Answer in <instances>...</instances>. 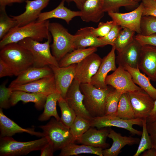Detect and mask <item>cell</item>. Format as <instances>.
<instances>
[{
  "instance_id": "cell-1",
  "label": "cell",
  "mask_w": 156,
  "mask_h": 156,
  "mask_svg": "<svg viewBox=\"0 0 156 156\" xmlns=\"http://www.w3.org/2000/svg\"><path fill=\"white\" fill-rule=\"evenodd\" d=\"M49 20L36 21L22 26H16L11 29L0 41V49L6 45L18 43L27 38L40 42L47 39L51 35L49 30Z\"/></svg>"
},
{
  "instance_id": "cell-2",
  "label": "cell",
  "mask_w": 156,
  "mask_h": 156,
  "mask_svg": "<svg viewBox=\"0 0 156 156\" xmlns=\"http://www.w3.org/2000/svg\"><path fill=\"white\" fill-rule=\"evenodd\" d=\"M0 59L8 65L16 76L33 66L32 54L18 43L8 44L1 49Z\"/></svg>"
},
{
  "instance_id": "cell-3",
  "label": "cell",
  "mask_w": 156,
  "mask_h": 156,
  "mask_svg": "<svg viewBox=\"0 0 156 156\" xmlns=\"http://www.w3.org/2000/svg\"><path fill=\"white\" fill-rule=\"evenodd\" d=\"M80 88L84 95L83 104L91 117L105 115L106 97L114 88L101 89L90 83H81Z\"/></svg>"
},
{
  "instance_id": "cell-4",
  "label": "cell",
  "mask_w": 156,
  "mask_h": 156,
  "mask_svg": "<svg viewBox=\"0 0 156 156\" xmlns=\"http://www.w3.org/2000/svg\"><path fill=\"white\" fill-rule=\"evenodd\" d=\"M52 37L51 35L47 41L42 43L30 38H25L18 42L32 54L34 61L33 66L38 68L50 66H59L58 62L50 51V44Z\"/></svg>"
},
{
  "instance_id": "cell-5",
  "label": "cell",
  "mask_w": 156,
  "mask_h": 156,
  "mask_svg": "<svg viewBox=\"0 0 156 156\" xmlns=\"http://www.w3.org/2000/svg\"><path fill=\"white\" fill-rule=\"evenodd\" d=\"M49 30L53 40L50 45L51 53L58 62L74 50V35L71 34L62 24L57 22L50 23Z\"/></svg>"
},
{
  "instance_id": "cell-6",
  "label": "cell",
  "mask_w": 156,
  "mask_h": 156,
  "mask_svg": "<svg viewBox=\"0 0 156 156\" xmlns=\"http://www.w3.org/2000/svg\"><path fill=\"white\" fill-rule=\"evenodd\" d=\"M48 143L45 136L26 142L17 141L11 137H0V156L25 155L33 151L40 150Z\"/></svg>"
},
{
  "instance_id": "cell-7",
  "label": "cell",
  "mask_w": 156,
  "mask_h": 156,
  "mask_svg": "<svg viewBox=\"0 0 156 156\" xmlns=\"http://www.w3.org/2000/svg\"><path fill=\"white\" fill-rule=\"evenodd\" d=\"M39 127L42 129L44 136L52 145L55 151L61 150L70 143L76 142L70 132V128L54 117L46 124L40 126Z\"/></svg>"
},
{
  "instance_id": "cell-8",
  "label": "cell",
  "mask_w": 156,
  "mask_h": 156,
  "mask_svg": "<svg viewBox=\"0 0 156 156\" xmlns=\"http://www.w3.org/2000/svg\"><path fill=\"white\" fill-rule=\"evenodd\" d=\"M143 119L134 118L125 119L116 115H108L92 117L90 121L91 126L97 129L115 127L125 129L132 135H140L142 131L134 128L133 126L137 125L142 126Z\"/></svg>"
},
{
  "instance_id": "cell-9",
  "label": "cell",
  "mask_w": 156,
  "mask_h": 156,
  "mask_svg": "<svg viewBox=\"0 0 156 156\" xmlns=\"http://www.w3.org/2000/svg\"><path fill=\"white\" fill-rule=\"evenodd\" d=\"M127 93L135 118L146 119L153 109L155 100L142 89Z\"/></svg>"
},
{
  "instance_id": "cell-10",
  "label": "cell",
  "mask_w": 156,
  "mask_h": 156,
  "mask_svg": "<svg viewBox=\"0 0 156 156\" xmlns=\"http://www.w3.org/2000/svg\"><path fill=\"white\" fill-rule=\"evenodd\" d=\"M105 82L107 85H110L123 93L142 89L134 82L129 72L120 66L112 74L107 75Z\"/></svg>"
},
{
  "instance_id": "cell-11",
  "label": "cell",
  "mask_w": 156,
  "mask_h": 156,
  "mask_svg": "<svg viewBox=\"0 0 156 156\" xmlns=\"http://www.w3.org/2000/svg\"><path fill=\"white\" fill-rule=\"evenodd\" d=\"M143 9V5L141 2L136 8L130 12L126 13L110 12H108V14L116 24L140 34Z\"/></svg>"
},
{
  "instance_id": "cell-12",
  "label": "cell",
  "mask_w": 156,
  "mask_h": 156,
  "mask_svg": "<svg viewBox=\"0 0 156 156\" xmlns=\"http://www.w3.org/2000/svg\"><path fill=\"white\" fill-rule=\"evenodd\" d=\"M102 59L94 53L77 64L75 78L81 83H90L92 78L97 72Z\"/></svg>"
},
{
  "instance_id": "cell-13",
  "label": "cell",
  "mask_w": 156,
  "mask_h": 156,
  "mask_svg": "<svg viewBox=\"0 0 156 156\" xmlns=\"http://www.w3.org/2000/svg\"><path fill=\"white\" fill-rule=\"evenodd\" d=\"M80 84L78 80L74 79L68 90L65 99L77 116L90 121L92 117L83 104L84 95L80 89Z\"/></svg>"
},
{
  "instance_id": "cell-14",
  "label": "cell",
  "mask_w": 156,
  "mask_h": 156,
  "mask_svg": "<svg viewBox=\"0 0 156 156\" xmlns=\"http://www.w3.org/2000/svg\"><path fill=\"white\" fill-rule=\"evenodd\" d=\"M76 64H73L64 67L49 66L53 72L57 91L64 99L75 78Z\"/></svg>"
},
{
  "instance_id": "cell-15",
  "label": "cell",
  "mask_w": 156,
  "mask_h": 156,
  "mask_svg": "<svg viewBox=\"0 0 156 156\" xmlns=\"http://www.w3.org/2000/svg\"><path fill=\"white\" fill-rule=\"evenodd\" d=\"M51 0H27L25 12L17 16H10L16 20L18 26H22L37 20L42 10Z\"/></svg>"
},
{
  "instance_id": "cell-16",
  "label": "cell",
  "mask_w": 156,
  "mask_h": 156,
  "mask_svg": "<svg viewBox=\"0 0 156 156\" xmlns=\"http://www.w3.org/2000/svg\"><path fill=\"white\" fill-rule=\"evenodd\" d=\"M116 49L114 46L110 52L102 59L101 63L96 74L92 78L90 83L96 87L105 89L108 86L105 81L107 74L110 71H114L116 66Z\"/></svg>"
},
{
  "instance_id": "cell-17",
  "label": "cell",
  "mask_w": 156,
  "mask_h": 156,
  "mask_svg": "<svg viewBox=\"0 0 156 156\" xmlns=\"http://www.w3.org/2000/svg\"><path fill=\"white\" fill-rule=\"evenodd\" d=\"M10 88L13 91L20 90L28 92L41 94L47 96L57 91L53 75L31 82Z\"/></svg>"
},
{
  "instance_id": "cell-18",
  "label": "cell",
  "mask_w": 156,
  "mask_h": 156,
  "mask_svg": "<svg viewBox=\"0 0 156 156\" xmlns=\"http://www.w3.org/2000/svg\"><path fill=\"white\" fill-rule=\"evenodd\" d=\"M98 129L91 127L76 142L93 147L107 148L109 146L106 140L109 132L110 128L104 127Z\"/></svg>"
},
{
  "instance_id": "cell-19",
  "label": "cell",
  "mask_w": 156,
  "mask_h": 156,
  "mask_svg": "<svg viewBox=\"0 0 156 156\" xmlns=\"http://www.w3.org/2000/svg\"><path fill=\"white\" fill-rule=\"evenodd\" d=\"M138 68L150 79L155 81L156 74V47L142 45Z\"/></svg>"
},
{
  "instance_id": "cell-20",
  "label": "cell",
  "mask_w": 156,
  "mask_h": 156,
  "mask_svg": "<svg viewBox=\"0 0 156 156\" xmlns=\"http://www.w3.org/2000/svg\"><path fill=\"white\" fill-rule=\"evenodd\" d=\"M142 45L134 39L122 52L118 53L116 63L123 67L128 65L133 68H138Z\"/></svg>"
},
{
  "instance_id": "cell-21",
  "label": "cell",
  "mask_w": 156,
  "mask_h": 156,
  "mask_svg": "<svg viewBox=\"0 0 156 156\" xmlns=\"http://www.w3.org/2000/svg\"><path fill=\"white\" fill-rule=\"evenodd\" d=\"M0 137H11L17 133H26L39 137H44L42 132L35 131L34 128H24L4 114L0 108Z\"/></svg>"
},
{
  "instance_id": "cell-22",
  "label": "cell",
  "mask_w": 156,
  "mask_h": 156,
  "mask_svg": "<svg viewBox=\"0 0 156 156\" xmlns=\"http://www.w3.org/2000/svg\"><path fill=\"white\" fill-rule=\"evenodd\" d=\"M74 50L87 47H103L107 44L93 33L91 27L80 28L74 35Z\"/></svg>"
},
{
  "instance_id": "cell-23",
  "label": "cell",
  "mask_w": 156,
  "mask_h": 156,
  "mask_svg": "<svg viewBox=\"0 0 156 156\" xmlns=\"http://www.w3.org/2000/svg\"><path fill=\"white\" fill-rule=\"evenodd\" d=\"M53 75V71L49 66L40 68L32 66L18 75L11 82L9 87L25 84Z\"/></svg>"
},
{
  "instance_id": "cell-24",
  "label": "cell",
  "mask_w": 156,
  "mask_h": 156,
  "mask_svg": "<svg viewBox=\"0 0 156 156\" xmlns=\"http://www.w3.org/2000/svg\"><path fill=\"white\" fill-rule=\"evenodd\" d=\"M108 137L112 140L113 143L110 148L103 149L104 156H117L120 153L121 149L126 145L137 144L140 141L138 138L122 136L111 128Z\"/></svg>"
},
{
  "instance_id": "cell-25",
  "label": "cell",
  "mask_w": 156,
  "mask_h": 156,
  "mask_svg": "<svg viewBox=\"0 0 156 156\" xmlns=\"http://www.w3.org/2000/svg\"><path fill=\"white\" fill-rule=\"evenodd\" d=\"M103 0H86L81 9L80 17L86 22H99L104 16Z\"/></svg>"
},
{
  "instance_id": "cell-26",
  "label": "cell",
  "mask_w": 156,
  "mask_h": 156,
  "mask_svg": "<svg viewBox=\"0 0 156 156\" xmlns=\"http://www.w3.org/2000/svg\"><path fill=\"white\" fill-rule=\"evenodd\" d=\"M65 1L62 0L59 5L53 10L48 12H41L36 21H43L52 18H57L65 21L69 24L74 18L81 16L80 11H72L66 7Z\"/></svg>"
},
{
  "instance_id": "cell-27",
  "label": "cell",
  "mask_w": 156,
  "mask_h": 156,
  "mask_svg": "<svg viewBox=\"0 0 156 156\" xmlns=\"http://www.w3.org/2000/svg\"><path fill=\"white\" fill-rule=\"evenodd\" d=\"M47 96L44 94L28 92L20 90L13 91L10 99L11 106L16 105L20 101L24 104L28 102L34 103L36 108L41 110L44 108Z\"/></svg>"
},
{
  "instance_id": "cell-28",
  "label": "cell",
  "mask_w": 156,
  "mask_h": 156,
  "mask_svg": "<svg viewBox=\"0 0 156 156\" xmlns=\"http://www.w3.org/2000/svg\"><path fill=\"white\" fill-rule=\"evenodd\" d=\"M123 67L130 74L136 84L138 85L154 100H156V88L151 83L148 77L141 73L139 68H132L127 65Z\"/></svg>"
},
{
  "instance_id": "cell-29",
  "label": "cell",
  "mask_w": 156,
  "mask_h": 156,
  "mask_svg": "<svg viewBox=\"0 0 156 156\" xmlns=\"http://www.w3.org/2000/svg\"><path fill=\"white\" fill-rule=\"evenodd\" d=\"M103 149L100 147H93L86 145L77 144L75 142L70 143L61 150L60 156H70L81 154H93L103 156Z\"/></svg>"
},
{
  "instance_id": "cell-30",
  "label": "cell",
  "mask_w": 156,
  "mask_h": 156,
  "mask_svg": "<svg viewBox=\"0 0 156 156\" xmlns=\"http://www.w3.org/2000/svg\"><path fill=\"white\" fill-rule=\"evenodd\" d=\"M97 51V48L96 47L75 49L67 53L58 62L59 66L64 67L77 64Z\"/></svg>"
},
{
  "instance_id": "cell-31",
  "label": "cell",
  "mask_w": 156,
  "mask_h": 156,
  "mask_svg": "<svg viewBox=\"0 0 156 156\" xmlns=\"http://www.w3.org/2000/svg\"><path fill=\"white\" fill-rule=\"evenodd\" d=\"M61 97L60 94L57 91L47 96L42 113L39 116L38 120L41 121L48 120L53 117L58 120H60L56 109L57 103Z\"/></svg>"
},
{
  "instance_id": "cell-32",
  "label": "cell",
  "mask_w": 156,
  "mask_h": 156,
  "mask_svg": "<svg viewBox=\"0 0 156 156\" xmlns=\"http://www.w3.org/2000/svg\"><path fill=\"white\" fill-rule=\"evenodd\" d=\"M116 115L125 119L135 118V114L127 93H123L121 96Z\"/></svg>"
},
{
  "instance_id": "cell-33",
  "label": "cell",
  "mask_w": 156,
  "mask_h": 156,
  "mask_svg": "<svg viewBox=\"0 0 156 156\" xmlns=\"http://www.w3.org/2000/svg\"><path fill=\"white\" fill-rule=\"evenodd\" d=\"M135 32L127 28L120 31L114 46L118 53L122 52L134 39Z\"/></svg>"
},
{
  "instance_id": "cell-34",
  "label": "cell",
  "mask_w": 156,
  "mask_h": 156,
  "mask_svg": "<svg viewBox=\"0 0 156 156\" xmlns=\"http://www.w3.org/2000/svg\"><path fill=\"white\" fill-rule=\"evenodd\" d=\"M61 112L60 121L65 126L70 128L77 116L73 110L62 97L58 101Z\"/></svg>"
},
{
  "instance_id": "cell-35",
  "label": "cell",
  "mask_w": 156,
  "mask_h": 156,
  "mask_svg": "<svg viewBox=\"0 0 156 156\" xmlns=\"http://www.w3.org/2000/svg\"><path fill=\"white\" fill-rule=\"evenodd\" d=\"M90 121L77 116L70 128V132L76 141L90 127Z\"/></svg>"
},
{
  "instance_id": "cell-36",
  "label": "cell",
  "mask_w": 156,
  "mask_h": 156,
  "mask_svg": "<svg viewBox=\"0 0 156 156\" xmlns=\"http://www.w3.org/2000/svg\"><path fill=\"white\" fill-rule=\"evenodd\" d=\"M123 93L114 88L109 92L106 98L105 115H116L120 98Z\"/></svg>"
},
{
  "instance_id": "cell-37",
  "label": "cell",
  "mask_w": 156,
  "mask_h": 156,
  "mask_svg": "<svg viewBox=\"0 0 156 156\" xmlns=\"http://www.w3.org/2000/svg\"><path fill=\"white\" fill-rule=\"evenodd\" d=\"M138 3L134 0H103V10L104 12H117L122 7H132Z\"/></svg>"
},
{
  "instance_id": "cell-38",
  "label": "cell",
  "mask_w": 156,
  "mask_h": 156,
  "mask_svg": "<svg viewBox=\"0 0 156 156\" xmlns=\"http://www.w3.org/2000/svg\"><path fill=\"white\" fill-rule=\"evenodd\" d=\"M17 22L9 16L6 10H0V39L1 40L12 28L17 26Z\"/></svg>"
},
{
  "instance_id": "cell-39",
  "label": "cell",
  "mask_w": 156,
  "mask_h": 156,
  "mask_svg": "<svg viewBox=\"0 0 156 156\" xmlns=\"http://www.w3.org/2000/svg\"><path fill=\"white\" fill-rule=\"evenodd\" d=\"M142 136L137 151L133 156H139L145 151L151 148L153 145L151 137L147 131L146 119L142 120Z\"/></svg>"
},
{
  "instance_id": "cell-40",
  "label": "cell",
  "mask_w": 156,
  "mask_h": 156,
  "mask_svg": "<svg viewBox=\"0 0 156 156\" xmlns=\"http://www.w3.org/2000/svg\"><path fill=\"white\" fill-rule=\"evenodd\" d=\"M140 34L148 36L156 33V18L151 16H142L141 22Z\"/></svg>"
},
{
  "instance_id": "cell-41",
  "label": "cell",
  "mask_w": 156,
  "mask_h": 156,
  "mask_svg": "<svg viewBox=\"0 0 156 156\" xmlns=\"http://www.w3.org/2000/svg\"><path fill=\"white\" fill-rule=\"evenodd\" d=\"M6 81L0 86V107L2 109H8L11 106L10 99L13 90L12 88H7Z\"/></svg>"
},
{
  "instance_id": "cell-42",
  "label": "cell",
  "mask_w": 156,
  "mask_h": 156,
  "mask_svg": "<svg viewBox=\"0 0 156 156\" xmlns=\"http://www.w3.org/2000/svg\"><path fill=\"white\" fill-rule=\"evenodd\" d=\"M116 23L113 21H107L105 22H100L97 28L91 27L93 34L98 38L103 37L105 36L110 31Z\"/></svg>"
},
{
  "instance_id": "cell-43",
  "label": "cell",
  "mask_w": 156,
  "mask_h": 156,
  "mask_svg": "<svg viewBox=\"0 0 156 156\" xmlns=\"http://www.w3.org/2000/svg\"><path fill=\"white\" fill-rule=\"evenodd\" d=\"M122 28V27L116 24L105 36L99 38L107 45H110L112 46Z\"/></svg>"
},
{
  "instance_id": "cell-44",
  "label": "cell",
  "mask_w": 156,
  "mask_h": 156,
  "mask_svg": "<svg viewBox=\"0 0 156 156\" xmlns=\"http://www.w3.org/2000/svg\"><path fill=\"white\" fill-rule=\"evenodd\" d=\"M142 16H151L156 18V1L155 0H142Z\"/></svg>"
},
{
  "instance_id": "cell-45",
  "label": "cell",
  "mask_w": 156,
  "mask_h": 156,
  "mask_svg": "<svg viewBox=\"0 0 156 156\" xmlns=\"http://www.w3.org/2000/svg\"><path fill=\"white\" fill-rule=\"evenodd\" d=\"M134 39L142 45H149L156 47V33L148 36L138 34Z\"/></svg>"
},
{
  "instance_id": "cell-46",
  "label": "cell",
  "mask_w": 156,
  "mask_h": 156,
  "mask_svg": "<svg viewBox=\"0 0 156 156\" xmlns=\"http://www.w3.org/2000/svg\"><path fill=\"white\" fill-rule=\"evenodd\" d=\"M146 127L151 138L152 147L156 148V121L146 123Z\"/></svg>"
},
{
  "instance_id": "cell-47",
  "label": "cell",
  "mask_w": 156,
  "mask_h": 156,
  "mask_svg": "<svg viewBox=\"0 0 156 156\" xmlns=\"http://www.w3.org/2000/svg\"><path fill=\"white\" fill-rule=\"evenodd\" d=\"M14 75L12 70L8 65L0 59V78Z\"/></svg>"
},
{
  "instance_id": "cell-48",
  "label": "cell",
  "mask_w": 156,
  "mask_h": 156,
  "mask_svg": "<svg viewBox=\"0 0 156 156\" xmlns=\"http://www.w3.org/2000/svg\"><path fill=\"white\" fill-rule=\"evenodd\" d=\"M41 156H52L55 151L52 145L49 142L45 145L41 150Z\"/></svg>"
},
{
  "instance_id": "cell-49",
  "label": "cell",
  "mask_w": 156,
  "mask_h": 156,
  "mask_svg": "<svg viewBox=\"0 0 156 156\" xmlns=\"http://www.w3.org/2000/svg\"><path fill=\"white\" fill-rule=\"evenodd\" d=\"M27 0H0V10H5L7 5L14 3H21Z\"/></svg>"
},
{
  "instance_id": "cell-50",
  "label": "cell",
  "mask_w": 156,
  "mask_h": 156,
  "mask_svg": "<svg viewBox=\"0 0 156 156\" xmlns=\"http://www.w3.org/2000/svg\"><path fill=\"white\" fill-rule=\"evenodd\" d=\"M156 121V100L154 101L153 108L146 119V123Z\"/></svg>"
},
{
  "instance_id": "cell-51",
  "label": "cell",
  "mask_w": 156,
  "mask_h": 156,
  "mask_svg": "<svg viewBox=\"0 0 156 156\" xmlns=\"http://www.w3.org/2000/svg\"><path fill=\"white\" fill-rule=\"evenodd\" d=\"M142 156H156V148L154 147L144 151L141 155Z\"/></svg>"
},
{
  "instance_id": "cell-52",
  "label": "cell",
  "mask_w": 156,
  "mask_h": 156,
  "mask_svg": "<svg viewBox=\"0 0 156 156\" xmlns=\"http://www.w3.org/2000/svg\"><path fill=\"white\" fill-rule=\"evenodd\" d=\"M68 3L73 2L76 5L78 8L80 10L86 0H62Z\"/></svg>"
},
{
  "instance_id": "cell-53",
  "label": "cell",
  "mask_w": 156,
  "mask_h": 156,
  "mask_svg": "<svg viewBox=\"0 0 156 156\" xmlns=\"http://www.w3.org/2000/svg\"><path fill=\"white\" fill-rule=\"evenodd\" d=\"M134 0L136 2L138 3L139 1H142V0Z\"/></svg>"
},
{
  "instance_id": "cell-54",
  "label": "cell",
  "mask_w": 156,
  "mask_h": 156,
  "mask_svg": "<svg viewBox=\"0 0 156 156\" xmlns=\"http://www.w3.org/2000/svg\"><path fill=\"white\" fill-rule=\"evenodd\" d=\"M155 81H156V74L155 76Z\"/></svg>"
},
{
  "instance_id": "cell-55",
  "label": "cell",
  "mask_w": 156,
  "mask_h": 156,
  "mask_svg": "<svg viewBox=\"0 0 156 156\" xmlns=\"http://www.w3.org/2000/svg\"><path fill=\"white\" fill-rule=\"evenodd\" d=\"M155 0L156 1V0Z\"/></svg>"
}]
</instances>
